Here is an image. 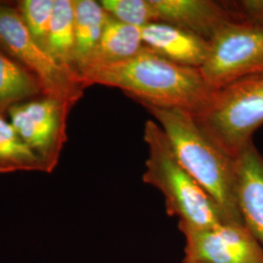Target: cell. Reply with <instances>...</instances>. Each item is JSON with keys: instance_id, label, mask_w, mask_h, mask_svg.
I'll return each mask as SVG.
<instances>
[{"instance_id": "obj_14", "label": "cell", "mask_w": 263, "mask_h": 263, "mask_svg": "<svg viewBox=\"0 0 263 263\" xmlns=\"http://www.w3.org/2000/svg\"><path fill=\"white\" fill-rule=\"evenodd\" d=\"M74 44L73 0H55L48 28L47 52L60 66L77 76L74 70Z\"/></svg>"}, {"instance_id": "obj_17", "label": "cell", "mask_w": 263, "mask_h": 263, "mask_svg": "<svg viewBox=\"0 0 263 263\" xmlns=\"http://www.w3.org/2000/svg\"><path fill=\"white\" fill-rule=\"evenodd\" d=\"M55 0H21L16 6L30 34L47 51V33Z\"/></svg>"}, {"instance_id": "obj_1", "label": "cell", "mask_w": 263, "mask_h": 263, "mask_svg": "<svg viewBox=\"0 0 263 263\" xmlns=\"http://www.w3.org/2000/svg\"><path fill=\"white\" fill-rule=\"evenodd\" d=\"M86 87H115L140 104L177 108L196 116L210 104L217 89L208 83L199 68L181 66L142 48L137 56L88 73Z\"/></svg>"}, {"instance_id": "obj_16", "label": "cell", "mask_w": 263, "mask_h": 263, "mask_svg": "<svg viewBox=\"0 0 263 263\" xmlns=\"http://www.w3.org/2000/svg\"><path fill=\"white\" fill-rule=\"evenodd\" d=\"M17 171L45 172V168L41 160L20 138L10 121L0 114V173Z\"/></svg>"}, {"instance_id": "obj_9", "label": "cell", "mask_w": 263, "mask_h": 263, "mask_svg": "<svg viewBox=\"0 0 263 263\" xmlns=\"http://www.w3.org/2000/svg\"><path fill=\"white\" fill-rule=\"evenodd\" d=\"M154 23L182 28L209 42L230 23L245 17L233 2L212 0H151Z\"/></svg>"}, {"instance_id": "obj_15", "label": "cell", "mask_w": 263, "mask_h": 263, "mask_svg": "<svg viewBox=\"0 0 263 263\" xmlns=\"http://www.w3.org/2000/svg\"><path fill=\"white\" fill-rule=\"evenodd\" d=\"M41 96L44 93L37 79L0 49V114Z\"/></svg>"}, {"instance_id": "obj_8", "label": "cell", "mask_w": 263, "mask_h": 263, "mask_svg": "<svg viewBox=\"0 0 263 263\" xmlns=\"http://www.w3.org/2000/svg\"><path fill=\"white\" fill-rule=\"evenodd\" d=\"M185 237L184 260L201 263H263V249L243 224L211 228L179 226Z\"/></svg>"}, {"instance_id": "obj_13", "label": "cell", "mask_w": 263, "mask_h": 263, "mask_svg": "<svg viewBox=\"0 0 263 263\" xmlns=\"http://www.w3.org/2000/svg\"><path fill=\"white\" fill-rule=\"evenodd\" d=\"M73 6L74 70L80 78L100 43L108 13L95 0H73Z\"/></svg>"}, {"instance_id": "obj_20", "label": "cell", "mask_w": 263, "mask_h": 263, "mask_svg": "<svg viewBox=\"0 0 263 263\" xmlns=\"http://www.w3.org/2000/svg\"><path fill=\"white\" fill-rule=\"evenodd\" d=\"M182 263H201V262H195V261H190V260H184V259H183V261H182Z\"/></svg>"}, {"instance_id": "obj_19", "label": "cell", "mask_w": 263, "mask_h": 263, "mask_svg": "<svg viewBox=\"0 0 263 263\" xmlns=\"http://www.w3.org/2000/svg\"><path fill=\"white\" fill-rule=\"evenodd\" d=\"M245 18L253 20H263V0H244L233 2Z\"/></svg>"}, {"instance_id": "obj_18", "label": "cell", "mask_w": 263, "mask_h": 263, "mask_svg": "<svg viewBox=\"0 0 263 263\" xmlns=\"http://www.w3.org/2000/svg\"><path fill=\"white\" fill-rule=\"evenodd\" d=\"M104 10L124 24L142 28L154 23L151 0H102Z\"/></svg>"}, {"instance_id": "obj_6", "label": "cell", "mask_w": 263, "mask_h": 263, "mask_svg": "<svg viewBox=\"0 0 263 263\" xmlns=\"http://www.w3.org/2000/svg\"><path fill=\"white\" fill-rule=\"evenodd\" d=\"M200 70L216 89L262 74L263 20L244 18L226 26L212 40L207 62Z\"/></svg>"}, {"instance_id": "obj_5", "label": "cell", "mask_w": 263, "mask_h": 263, "mask_svg": "<svg viewBox=\"0 0 263 263\" xmlns=\"http://www.w3.org/2000/svg\"><path fill=\"white\" fill-rule=\"evenodd\" d=\"M0 49L38 80L44 96L74 104L87 88L74 73L60 66L32 37L16 4L0 1Z\"/></svg>"}, {"instance_id": "obj_10", "label": "cell", "mask_w": 263, "mask_h": 263, "mask_svg": "<svg viewBox=\"0 0 263 263\" xmlns=\"http://www.w3.org/2000/svg\"><path fill=\"white\" fill-rule=\"evenodd\" d=\"M236 195L243 223L263 249V155L250 142L236 156Z\"/></svg>"}, {"instance_id": "obj_7", "label": "cell", "mask_w": 263, "mask_h": 263, "mask_svg": "<svg viewBox=\"0 0 263 263\" xmlns=\"http://www.w3.org/2000/svg\"><path fill=\"white\" fill-rule=\"evenodd\" d=\"M74 104L50 96H41L15 104L7 111L10 123L44 165L45 172L56 168L66 141V122Z\"/></svg>"}, {"instance_id": "obj_12", "label": "cell", "mask_w": 263, "mask_h": 263, "mask_svg": "<svg viewBox=\"0 0 263 263\" xmlns=\"http://www.w3.org/2000/svg\"><path fill=\"white\" fill-rule=\"evenodd\" d=\"M142 48L141 28L124 24L108 14L100 43L80 77L81 81L96 69L120 64L137 56Z\"/></svg>"}, {"instance_id": "obj_11", "label": "cell", "mask_w": 263, "mask_h": 263, "mask_svg": "<svg viewBox=\"0 0 263 263\" xmlns=\"http://www.w3.org/2000/svg\"><path fill=\"white\" fill-rule=\"evenodd\" d=\"M143 46L173 63L201 68L207 62L211 42L184 30L162 23L141 28Z\"/></svg>"}, {"instance_id": "obj_3", "label": "cell", "mask_w": 263, "mask_h": 263, "mask_svg": "<svg viewBox=\"0 0 263 263\" xmlns=\"http://www.w3.org/2000/svg\"><path fill=\"white\" fill-rule=\"evenodd\" d=\"M143 139L148 157L142 180L163 194L167 213L179 218V226L202 229L228 223L207 191L179 164L158 123L146 121Z\"/></svg>"}, {"instance_id": "obj_2", "label": "cell", "mask_w": 263, "mask_h": 263, "mask_svg": "<svg viewBox=\"0 0 263 263\" xmlns=\"http://www.w3.org/2000/svg\"><path fill=\"white\" fill-rule=\"evenodd\" d=\"M165 132L179 164L207 191L228 223L243 224L236 185V158L219 147L194 116L177 108L142 104Z\"/></svg>"}, {"instance_id": "obj_4", "label": "cell", "mask_w": 263, "mask_h": 263, "mask_svg": "<svg viewBox=\"0 0 263 263\" xmlns=\"http://www.w3.org/2000/svg\"><path fill=\"white\" fill-rule=\"evenodd\" d=\"M194 118L219 147L236 158L263 125V73L217 89Z\"/></svg>"}]
</instances>
